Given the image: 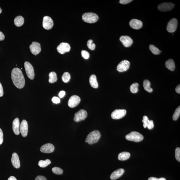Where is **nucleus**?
<instances>
[{
	"label": "nucleus",
	"instance_id": "49530a36",
	"mask_svg": "<svg viewBox=\"0 0 180 180\" xmlns=\"http://www.w3.org/2000/svg\"><path fill=\"white\" fill-rule=\"evenodd\" d=\"M175 91L178 94H180V85H179L175 88Z\"/></svg>",
	"mask_w": 180,
	"mask_h": 180
},
{
	"label": "nucleus",
	"instance_id": "6e6552de",
	"mask_svg": "<svg viewBox=\"0 0 180 180\" xmlns=\"http://www.w3.org/2000/svg\"><path fill=\"white\" fill-rule=\"evenodd\" d=\"M178 22L176 19L173 18L169 21L166 27L167 31L170 33H173L176 30Z\"/></svg>",
	"mask_w": 180,
	"mask_h": 180
},
{
	"label": "nucleus",
	"instance_id": "3c124183",
	"mask_svg": "<svg viewBox=\"0 0 180 180\" xmlns=\"http://www.w3.org/2000/svg\"><path fill=\"white\" fill-rule=\"evenodd\" d=\"M2 12V10L1 7H0V14Z\"/></svg>",
	"mask_w": 180,
	"mask_h": 180
},
{
	"label": "nucleus",
	"instance_id": "ddd939ff",
	"mask_svg": "<svg viewBox=\"0 0 180 180\" xmlns=\"http://www.w3.org/2000/svg\"><path fill=\"white\" fill-rule=\"evenodd\" d=\"M80 101L81 99L79 97L76 95H73L69 98L68 105L69 107H75L79 104Z\"/></svg>",
	"mask_w": 180,
	"mask_h": 180
},
{
	"label": "nucleus",
	"instance_id": "6ab92c4d",
	"mask_svg": "<svg viewBox=\"0 0 180 180\" xmlns=\"http://www.w3.org/2000/svg\"><path fill=\"white\" fill-rule=\"evenodd\" d=\"M12 164L14 167L16 168H18L20 167V162L19 160L18 154L16 153H14L12 154Z\"/></svg>",
	"mask_w": 180,
	"mask_h": 180
},
{
	"label": "nucleus",
	"instance_id": "7ed1b4c3",
	"mask_svg": "<svg viewBox=\"0 0 180 180\" xmlns=\"http://www.w3.org/2000/svg\"><path fill=\"white\" fill-rule=\"evenodd\" d=\"M82 20L86 23L93 24L98 20L99 18L97 15L92 12H87L82 16Z\"/></svg>",
	"mask_w": 180,
	"mask_h": 180
},
{
	"label": "nucleus",
	"instance_id": "4c0bfd02",
	"mask_svg": "<svg viewBox=\"0 0 180 180\" xmlns=\"http://www.w3.org/2000/svg\"><path fill=\"white\" fill-rule=\"evenodd\" d=\"M149 120V118H148L147 116H143V120H142V122L143 123V126L144 128H147V122Z\"/></svg>",
	"mask_w": 180,
	"mask_h": 180
},
{
	"label": "nucleus",
	"instance_id": "f03ea898",
	"mask_svg": "<svg viewBox=\"0 0 180 180\" xmlns=\"http://www.w3.org/2000/svg\"><path fill=\"white\" fill-rule=\"evenodd\" d=\"M101 133L98 130H94L90 132L87 136L85 141L90 145L96 143L101 137Z\"/></svg>",
	"mask_w": 180,
	"mask_h": 180
},
{
	"label": "nucleus",
	"instance_id": "a18cd8bd",
	"mask_svg": "<svg viewBox=\"0 0 180 180\" xmlns=\"http://www.w3.org/2000/svg\"><path fill=\"white\" fill-rule=\"evenodd\" d=\"M5 35L2 32L0 31V41H3L5 39Z\"/></svg>",
	"mask_w": 180,
	"mask_h": 180
},
{
	"label": "nucleus",
	"instance_id": "1a4fd4ad",
	"mask_svg": "<svg viewBox=\"0 0 180 180\" xmlns=\"http://www.w3.org/2000/svg\"><path fill=\"white\" fill-rule=\"evenodd\" d=\"M42 25L44 29L46 30H50L51 29L53 26V21L49 16H44L43 18Z\"/></svg>",
	"mask_w": 180,
	"mask_h": 180
},
{
	"label": "nucleus",
	"instance_id": "ea45409f",
	"mask_svg": "<svg viewBox=\"0 0 180 180\" xmlns=\"http://www.w3.org/2000/svg\"><path fill=\"white\" fill-rule=\"evenodd\" d=\"M132 1V0H120L119 3L122 5H126Z\"/></svg>",
	"mask_w": 180,
	"mask_h": 180
},
{
	"label": "nucleus",
	"instance_id": "c9c22d12",
	"mask_svg": "<svg viewBox=\"0 0 180 180\" xmlns=\"http://www.w3.org/2000/svg\"><path fill=\"white\" fill-rule=\"evenodd\" d=\"M175 157L178 161L180 162V149L179 147H177L175 150Z\"/></svg>",
	"mask_w": 180,
	"mask_h": 180
},
{
	"label": "nucleus",
	"instance_id": "c756f323",
	"mask_svg": "<svg viewBox=\"0 0 180 180\" xmlns=\"http://www.w3.org/2000/svg\"><path fill=\"white\" fill-rule=\"evenodd\" d=\"M139 84L137 83L133 84L130 86V91L133 94H135L138 92Z\"/></svg>",
	"mask_w": 180,
	"mask_h": 180
},
{
	"label": "nucleus",
	"instance_id": "4468645a",
	"mask_svg": "<svg viewBox=\"0 0 180 180\" xmlns=\"http://www.w3.org/2000/svg\"><path fill=\"white\" fill-rule=\"evenodd\" d=\"M29 48L32 54L35 55L39 54L41 51V44L37 42H33Z\"/></svg>",
	"mask_w": 180,
	"mask_h": 180
},
{
	"label": "nucleus",
	"instance_id": "de8ad7c7",
	"mask_svg": "<svg viewBox=\"0 0 180 180\" xmlns=\"http://www.w3.org/2000/svg\"><path fill=\"white\" fill-rule=\"evenodd\" d=\"M8 180H17L16 179V178L14 176L10 177L8 179Z\"/></svg>",
	"mask_w": 180,
	"mask_h": 180
},
{
	"label": "nucleus",
	"instance_id": "e433bc0d",
	"mask_svg": "<svg viewBox=\"0 0 180 180\" xmlns=\"http://www.w3.org/2000/svg\"><path fill=\"white\" fill-rule=\"evenodd\" d=\"M154 122L153 120H149L148 121L147 124V127L148 129L149 130H151V129L154 128Z\"/></svg>",
	"mask_w": 180,
	"mask_h": 180
},
{
	"label": "nucleus",
	"instance_id": "39448f33",
	"mask_svg": "<svg viewBox=\"0 0 180 180\" xmlns=\"http://www.w3.org/2000/svg\"><path fill=\"white\" fill-rule=\"evenodd\" d=\"M24 67L27 77L31 80L33 79L35 74L32 65L29 62L26 61L24 63Z\"/></svg>",
	"mask_w": 180,
	"mask_h": 180
},
{
	"label": "nucleus",
	"instance_id": "c85d7f7f",
	"mask_svg": "<svg viewBox=\"0 0 180 180\" xmlns=\"http://www.w3.org/2000/svg\"><path fill=\"white\" fill-rule=\"evenodd\" d=\"M71 78V75L68 72H65L62 76V81L65 83H67L69 81Z\"/></svg>",
	"mask_w": 180,
	"mask_h": 180
},
{
	"label": "nucleus",
	"instance_id": "7c9ffc66",
	"mask_svg": "<svg viewBox=\"0 0 180 180\" xmlns=\"http://www.w3.org/2000/svg\"><path fill=\"white\" fill-rule=\"evenodd\" d=\"M149 50L154 54L158 55L160 53V51L158 48L153 45H150L149 46Z\"/></svg>",
	"mask_w": 180,
	"mask_h": 180
},
{
	"label": "nucleus",
	"instance_id": "2eb2a0df",
	"mask_svg": "<svg viewBox=\"0 0 180 180\" xmlns=\"http://www.w3.org/2000/svg\"><path fill=\"white\" fill-rule=\"evenodd\" d=\"M20 130L23 137H25L27 136L28 133V125L26 120H23L21 122Z\"/></svg>",
	"mask_w": 180,
	"mask_h": 180
},
{
	"label": "nucleus",
	"instance_id": "aec40b11",
	"mask_svg": "<svg viewBox=\"0 0 180 180\" xmlns=\"http://www.w3.org/2000/svg\"><path fill=\"white\" fill-rule=\"evenodd\" d=\"M20 122L18 118L15 119L12 123V129L15 134L16 135L20 134Z\"/></svg>",
	"mask_w": 180,
	"mask_h": 180
},
{
	"label": "nucleus",
	"instance_id": "a878e982",
	"mask_svg": "<svg viewBox=\"0 0 180 180\" xmlns=\"http://www.w3.org/2000/svg\"><path fill=\"white\" fill-rule=\"evenodd\" d=\"M150 82L149 80L145 79L143 82V86L146 91L149 92H151L153 91L152 89L150 87Z\"/></svg>",
	"mask_w": 180,
	"mask_h": 180
},
{
	"label": "nucleus",
	"instance_id": "58836bf2",
	"mask_svg": "<svg viewBox=\"0 0 180 180\" xmlns=\"http://www.w3.org/2000/svg\"><path fill=\"white\" fill-rule=\"evenodd\" d=\"M52 101L53 103L55 104H58L60 103V98L56 96L53 97L52 99Z\"/></svg>",
	"mask_w": 180,
	"mask_h": 180
},
{
	"label": "nucleus",
	"instance_id": "f704fd0d",
	"mask_svg": "<svg viewBox=\"0 0 180 180\" xmlns=\"http://www.w3.org/2000/svg\"><path fill=\"white\" fill-rule=\"evenodd\" d=\"M82 56L83 58L86 59V60H88L90 58V54L89 53V52L87 51H86L85 50H82L81 52Z\"/></svg>",
	"mask_w": 180,
	"mask_h": 180
},
{
	"label": "nucleus",
	"instance_id": "cd10ccee",
	"mask_svg": "<svg viewBox=\"0 0 180 180\" xmlns=\"http://www.w3.org/2000/svg\"><path fill=\"white\" fill-rule=\"evenodd\" d=\"M51 163L50 160L46 159L45 160H40L39 162V166L41 168H44L48 166Z\"/></svg>",
	"mask_w": 180,
	"mask_h": 180
},
{
	"label": "nucleus",
	"instance_id": "a19ab883",
	"mask_svg": "<svg viewBox=\"0 0 180 180\" xmlns=\"http://www.w3.org/2000/svg\"><path fill=\"white\" fill-rule=\"evenodd\" d=\"M3 141V131L0 128V145H1Z\"/></svg>",
	"mask_w": 180,
	"mask_h": 180
},
{
	"label": "nucleus",
	"instance_id": "b1692460",
	"mask_svg": "<svg viewBox=\"0 0 180 180\" xmlns=\"http://www.w3.org/2000/svg\"><path fill=\"white\" fill-rule=\"evenodd\" d=\"M130 154L128 152H122L118 154V158L120 160H126L130 158Z\"/></svg>",
	"mask_w": 180,
	"mask_h": 180
},
{
	"label": "nucleus",
	"instance_id": "f8f14e48",
	"mask_svg": "<svg viewBox=\"0 0 180 180\" xmlns=\"http://www.w3.org/2000/svg\"><path fill=\"white\" fill-rule=\"evenodd\" d=\"M130 62L127 60H122L118 65L117 71L119 72H123L128 70L130 68Z\"/></svg>",
	"mask_w": 180,
	"mask_h": 180
},
{
	"label": "nucleus",
	"instance_id": "a211bd4d",
	"mask_svg": "<svg viewBox=\"0 0 180 180\" xmlns=\"http://www.w3.org/2000/svg\"><path fill=\"white\" fill-rule=\"evenodd\" d=\"M143 22L137 19H132L130 22V25L132 28L135 29H140L143 26Z\"/></svg>",
	"mask_w": 180,
	"mask_h": 180
},
{
	"label": "nucleus",
	"instance_id": "20e7f679",
	"mask_svg": "<svg viewBox=\"0 0 180 180\" xmlns=\"http://www.w3.org/2000/svg\"><path fill=\"white\" fill-rule=\"evenodd\" d=\"M126 139L129 141L139 142L143 140L144 137L140 133L136 132H132L126 135Z\"/></svg>",
	"mask_w": 180,
	"mask_h": 180
},
{
	"label": "nucleus",
	"instance_id": "c03bdc74",
	"mask_svg": "<svg viewBox=\"0 0 180 180\" xmlns=\"http://www.w3.org/2000/svg\"><path fill=\"white\" fill-rule=\"evenodd\" d=\"M65 92L64 91H61L60 93H59V96L60 98H62V97L65 96Z\"/></svg>",
	"mask_w": 180,
	"mask_h": 180
},
{
	"label": "nucleus",
	"instance_id": "79ce46f5",
	"mask_svg": "<svg viewBox=\"0 0 180 180\" xmlns=\"http://www.w3.org/2000/svg\"><path fill=\"white\" fill-rule=\"evenodd\" d=\"M35 180H47V179L43 176L39 175L36 177Z\"/></svg>",
	"mask_w": 180,
	"mask_h": 180
},
{
	"label": "nucleus",
	"instance_id": "f3484780",
	"mask_svg": "<svg viewBox=\"0 0 180 180\" xmlns=\"http://www.w3.org/2000/svg\"><path fill=\"white\" fill-rule=\"evenodd\" d=\"M120 39L126 47H130L133 43V40L128 36H122L120 37Z\"/></svg>",
	"mask_w": 180,
	"mask_h": 180
},
{
	"label": "nucleus",
	"instance_id": "423d86ee",
	"mask_svg": "<svg viewBox=\"0 0 180 180\" xmlns=\"http://www.w3.org/2000/svg\"><path fill=\"white\" fill-rule=\"evenodd\" d=\"M87 116L88 113L84 109H81L75 114L74 120L75 122H79L84 120Z\"/></svg>",
	"mask_w": 180,
	"mask_h": 180
},
{
	"label": "nucleus",
	"instance_id": "8fccbe9b",
	"mask_svg": "<svg viewBox=\"0 0 180 180\" xmlns=\"http://www.w3.org/2000/svg\"><path fill=\"white\" fill-rule=\"evenodd\" d=\"M158 180H166V179L164 178H160V179H158Z\"/></svg>",
	"mask_w": 180,
	"mask_h": 180
},
{
	"label": "nucleus",
	"instance_id": "0eeeda50",
	"mask_svg": "<svg viewBox=\"0 0 180 180\" xmlns=\"http://www.w3.org/2000/svg\"><path fill=\"white\" fill-rule=\"evenodd\" d=\"M126 113L125 109H116L111 113V117L114 120H119L124 117Z\"/></svg>",
	"mask_w": 180,
	"mask_h": 180
},
{
	"label": "nucleus",
	"instance_id": "72a5a7b5",
	"mask_svg": "<svg viewBox=\"0 0 180 180\" xmlns=\"http://www.w3.org/2000/svg\"><path fill=\"white\" fill-rule=\"evenodd\" d=\"M92 40H89L87 42V46L88 48L91 50H94L96 48V46L95 44L93 43Z\"/></svg>",
	"mask_w": 180,
	"mask_h": 180
},
{
	"label": "nucleus",
	"instance_id": "2f4dec72",
	"mask_svg": "<svg viewBox=\"0 0 180 180\" xmlns=\"http://www.w3.org/2000/svg\"><path fill=\"white\" fill-rule=\"evenodd\" d=\"M180 115V107H178L175 109V111L173 115V118L174 120H176L179 117Z\"/></svg>",
	"mask_w": 180,
	"mask_h": 180
},
{
	"label": "nucleus",
	"instance_id": "9b49d317",
	"mask_svg": "<svg viewBox=\"0 0 180 180\" xmlns=\"http://www.w3.org/2000/svg\"><path fill=\"white\" fill-rule=\"evenodd\" d=\"M71 46L69 43L66 42L61 43L57 48L58 52L61 54H64L68 52L71 50Z\"/></svg>",
	"mask_w": 180,
	"mask_h": 180
},
{
	"label": "nucleus",
	"instance_id": "5701e85b",
	"mask_svg": "<svg viewBox=\"0 0 180 180\" xmlns=\"http://www.w3.org/2000/svg\"><path fill=\"white\" fill-rule=\"evenodd\" d=\"M165 65L167 69L169 70L173 71L175 68V65L174 61L172 59H169L167 60L165 63Z\"/></svg>",
	"mask_w": 180,
	"mask_h": 180
},
{
	"label": "nucleus",
	"instance_id": "4be33fe9",
	"mask_svg": "<svg viewBox=\"0 0 180 180\" xmlns=\"http://www.w3.org/2000/svg\"><path fill=\"white\" fill-rule=\"evenodd\" d=\"M90 83L92 87L95 88H98V84L96 75H91L90 78Z\"/></svg>",
	"mask_w": 180,
	"mask_h": 180
},
{
	"label": "nucleus",
	"instance_id": "393cba45",
	"mask_svg": "<svg viewBox=\"0 0 180 180\" xmlns=\"http://www.w3.org/2000/svg\"><path fill=\"white\" fill-rule=\"evenodd\" d=\"M24 23V19L21 16H17L14 20V24L16 26L20 27L22 26Z\"/></svg>",
	"mask_w": 180,
	"mask_h": 180
},
{
	"label": "nucleus",
	"instance_id": "473e14b6",
	"mask_svg": "<svg viewBox=\"0 0 180 180\" xmlns=\"http://www.w3.org/2000/svg\"><path fill=\"white\" fill-rule=\"evenodd\" d=\"M53 173L54 174L60 175L62 174L63 170L62 169L58 167H54L52 169Z\"/></svg>",
	"mask_w": 180,
	"mask_h": 180
},
{
	"label": "nucleus",
	"instance_id": "412c9836",
	"mask_svg": "<svg viewBox=\"0 0 180 180\" xmlns=\"http://www.w3.org/2000/svg\"><path fill=\"white\" fill-rule=\"evenodd\" d=\"M124 170L123 168H120L114 171L110 176L112 180H115L121 177L124 173Z\"/></svg>",
	"mask_w": 180,
	"mask_h": 180
},
{
	"label": "nucleus",
	"instance_id": "9d476101",
	"mask_svg": "<svg viewBox=\"0 0 180 180\" xmlns=\"http://www.w3.org/2000/svg\"><path fill=\"white\" fill-rule=\"evenodd\" d=\"M175 5L171 3H164L160 4L158 6V9L162 12H168L172 10L174 8Z\"/></svg>",
	"mask_w": 180,
	"mask_h": 180
},
{
	"label": "nucleus",
	"instance_id": "37998d69",
	"mask_svg": "<svg viewBox=\"0 0 180 180\" xmlns=\"http://www.w3.org/2000/svg\"><path fill=\"white\" fill-rule=\"evenodd\" d=\"M3 86H2L1 82H0V97H1L3 96Z\"/></svg>",
	"mask_w": 180,
	"mask_h": 180
},
{
	"label": "nucleus",
	"instance_id": "f257e3e1",
	"mask_svg": "<svg viewBox=\"0 0 180 180\" xmlns=\"http://www.w3.org/2000/svg\"><path fill=\"white\" fill-rule=\"evenodd\" d=\"M12 79L13 84L17 88L19 89L24 87L25 80L21 70L18 68H15L12 72Z\"/></svg>",
	"mask_w": 180,
	"mask_h": 180
},
{
	"label": "nucleus",
	"instance_id": "bb28decb",
	"mask_svg": "<svg viewBox=\"0 0 180 180\" xmlns=\"http://www.w3.org/2000/svg\"><path fill=\"white\" fill-rule=\"evenodd\" d=\"M49 82L50 83L53 84L56 82L58 80V77L56 74L54 72H51L49 75Z\"/></svg>",
	"mask_w": 180,
	"mask_h": 180
},
{
	"label": "nucleus",
	"instance_id": "dca6fc26",
	"mask_svg": "<svg viewBox=\"0 0 180 180\" xmlns=\"http://www.w3.org/2000/svg\"><path fill=\"white\" fill-rule=\"evenodd\" d=\"M54 147L52 144L48 143L42 146L40 151L44 153H50L54 151Z\"/></svg>",
	"mask_w": 180,
	"mask_h": 180
},
{
	"label": "nucleus",
	"instance_id": "09e8293b",
	"mask_svg": "<svg viewBox=\"0 0 180 180\" xmlns=\"http://www.w3.org/2000/svg\"><path fill=\"white\" fill-rule=\"evenodd\" d=\"M158 179L155 177H150L148 180H158Z\"/></svg>",
	"mask_w": 180,
	"mask_h": 180
}]
</instances>
